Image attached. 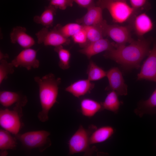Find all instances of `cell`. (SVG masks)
Wrapping results in <instances>:
<instances>
[{
  "label": "cell",
  "mask_w": 156,
  "mask_h": 156,
  "mask_svg": "<svg viewBox=\"0 0 156 156\" xmlns=\"http://www.w3.org/2000/svg\"><path fill=\"white\" fill-rule=\"evenodd\" d=\"M151 38H143L133 40L128 46L118 45L106 51L105 57L127 68H138L142 60L148 56L151 49Z\"/></svg>",
  "instance_id": "1"
},
{
  "label": "cell",
  "mask_w": 156,
  "mask_h": 156,
  "mask_svg": "<svg viewBox=\"0 0 156 156\" xmlns=\"http://www.w3.org/2000/svg\"><path fill=\"white\" fill-rule=\"evenodd\" d=\"M34 81L39 88V96L42 110L38 117L42 122L47 121L49 118L50 110L57 102L59 86L61 79L56 77L52 73H48L42 77L35 76Z\"/></svg>",
  "instance_id": "2"
},
{
  "label": "cell",
  "mask_w": 156,
  "mask_h": 156,
  "mask_svg": "<svg viewBox=\"0 0 156 156\" xmlns=\"http://www.w3.org/2000/svg\"><path fill=\"white\" fill-rule=\"evenodd\" d=\"M126 0H97L96 4L109 12L113 21L121 23L131 20L138 12Z\"/></svg>",
  "instance_id": "3"
},
{
  "label": "cell",
  "mask_w": 156,
  "mask_h": 156,
  "mask_svg": "<svg viewBox=\"0 0 156 156\" xmlns=\"http://www.w3.org/2000/svg\"><path fill=\"white\" fill-rule=\"evenodd\" d=\"M96 128L94 125L90 126L87 129L82 125H80L69 140V154L72 155L83 153L87 155H91L96 151V148L90 147V137Z\"/></svg>",
  "instance_id": "4"
},
{
  "label": "cell",
  "mask_w": 156,
  "mask_h": 156,
  "mask_svg": "<svg viewBox=\"0 0 156 156\" xmlns=\"http://www.w3.org/2000/svg\"><path fill=\"white\" fill-rule=\"evenodd\" d=\"M50 133L45 130L29 131L15 135L23 146L27 148H36L42 152L51 144L49 136Z\"/></svg>",
  "instance_id": "5"
},
{
  "label": "cell",
  "mask_w": 156,
  "mask_h": 156,
  "mask_svg": "<svg viewBox=\"0 0 156 156\" xmlns=\"http://www.w3.org/2000/svg\"><path fill=\"white\" fill-rule=\"evenodd\" d=\"M16 104L12 110L8 109L0 111V125L4 129L16 135L18 134L22 126L21 118L22 107Z\"/></svg>",
  "instance_id": "6"
},
{
  "label": "cell",
  "mask_w": 156,
  "mask_h": 156,
  "mask_svg": "<svg viewBox=\"0 0 156 156\" xmlns=\"http://www.w3.org/2000/svg\"><path fill=\"white\" fill-rule=\"evenodd\" d=\"M104 36H107L118 45L126 44L132 42L134 40L131 37V28L130 26H121L108 24L104 20L102 24Z\"/></svg>",
  "instance_id": "7"
},
{
  "label": "cell",
  "mask_w": 156,
  "mask_h": 156,
  "mask_svg": "<svg viewBox=\"0 0 156 156\" xmlns=\"http://www.w3.org/2000/svg\"><path fill=\"white\" fill-rule=\"evenodd\" d=\"M39 44L45 46L55 47L68 44L70 42L69 38L63 36L55 28L51 30L44 27L36 34Z\"/></svg>",
  "instance_id": "8"
},
{
  "label": "cell",
  "mask_w": 156,
  "mask_h": 156,
  "mask_svg": "<svg viewBox=\"0 0 156 156\" xmlns=\"http://www.w3.org/2000/svg\"><path fill=\"white\" fill-rule=\"evenodd\" d=\"M37 51L31 48L24 49L11 62L14 67H22L29 70L39 67L40 62L37 58Z\"/></svg>",
  "instance_id": "9"
},
{
  "label": "cell",
  "mask_w": 156,
  "mask_h": 156,
  "mask_svg": "<svg viewBox=\"0 0 156 156\" xmlns=\"http://www.w3.org/2000/svg\"><path fill=\"white\" fill-rule=\"evenodd\" d=\"M138 79H146L156 82V40L148 57L144 62L138 75Z\"/></svg>",
  "instance_id": "10"
},
{
  "label": "cell",
  "mask_w": 156,
  "mask_h": 156,
  "mask_svg": "<svg viewBox=\"0 0 156 156\" xmlns=\"http://www.w3.org/2000/svg\"><path fill=\"white\" fill-rule=\"evenodd\" d=\"M106 76L109 83V89L115 92L118 95H126L127 87L122 73L117 67H114L106 72Z\"/></svg>",
  "instance_id": "11"
},
{
  "label": "cell",
  "mask_w": 156,
  "mask_h": 156,
  "mask_svg": "<svg viewBox=\"0 0 156 156\" xmlns=\"http://www.w3.org/2000/svg\"><path fill=\"white\" fill-rule=\"evenodd\" d=\"M130 25L132 29L140 38L151 31L153 28V24L150 18L145 13L135 15L130 21Z\"/></svg>",
  "instance_id": "12"
},
{
  "label": "cell",
  "mask_w": 156,
  "mask_h": 156,
  "mask_svg": "<svg viewBox=\"0 0 156 156\" xmlns=\"http://www.w3.org/2000/svg\"><path fill=\"white\" fill-rule=\"evenodd\" d=\"M115 44L108 39L103 38L88 44L79 51L90 60L94 55L112 49L115 47Z\"/></svg>",
  "instance_id": "13"
},
{
  "label": "cell",
  "mask_w": 156,
  "mask_h": 156,
  "mask_svg": "<svg viewBox=\"0 0 156 156\" xmlns=\"http://www.w3.org/2000/svg\"><path fill=\"white\" fill-rule=\"evenodd\" d=\"M10 38L12 43L17 44L24 49L31 48L35 43L34 38L27 33L26 29L22 26L14 27L10 33Z\"/></svg>",
  "instance_id": "14"
},
{
  "label": "cell",
  "mask_w": 156,
  "mask_h": 156,
  "mask_svg": "<svg viewBox=\"0 0 156 156\" xmlns=\"http://www.w3.org/2000/svg\"><path fill=\"white\" fill-rule=\"evenodd\" d=\"M86 13L76 20L77 23L83 26H95L101 24L104 20L103 17V9L96 4L87 8Z\"/></svg>",
  "instance_id": "15"
},
{
  "label": "cell",
  "mask_w": 156,
  "mask_h": 156,
  "mask_svg": "<svg viewBox=\"0 0 156 156\" xmlns=\"http://www.w3.org/2000/svg\"><path fill=\"white\" fill-rule=\"evenodd\" d=\"M27 102V96L19 92L6 90L0 92V103L3 107H7L15 104L23 107Z\"/></svg>",
  "instance_id": "16"
},
{
  "label": "cell",
  "mask_w": 156,
  "mask_h": 156,
  "mask_svg": "<svg viewBox=\"0 0 156 156\" xmlns=\"http://www.w3.org/2000/svg\"><path fill=\"white\" fill-rule=\"evenodd\" d=\"M94 87L92 81L86 79L78 80L66 88L65 90L74 96L79 98L91 92Z\"/></svg>",
  "instance_id": "17"
},
{
  "label": "cell",
  "mask_w": 156,
  "mask_h": 156,
  "mask_svg": "<svg viewBox=\"0 0 156 156\" xmlns=\"http://www.w3.org/2000/svg\"><path fill=\"white\" fill-rule=\"evenodd\" d=\"M57 9L49 5L45 7L44 10L40 15H36L33 18L35 23L41 25L45 27L49 28L53 26Z\"/></svg>",
  "instance_id": "18"
},
{
  "label": "cell",
  "mask_w": 156,
  "mask_h": 156,
  "mask_svg": "<svg viewBox=\"0 0 156 156\" xmlns=\"http://www.w3.org/2000/svg\"><path fill=\"white\" fill-rule=\"evenodd\" d=\"M80 105L81 113L87 117H92L104 109L102 103L90 98L82 100Z\"/></svg>",
  "instance_id": "19"
},
{
  "label": "cell",
  "mask_w": 156,
  "mask_h": 156,
  "mask_svg": "<svg viewBox=\"0 0 156 156\" xmlns=\"http://www.w3.org/2000/svg\"><path fill=\"white\" fill-rule=\"evenodd\" d=\"M114 129L112 127L106 126L96 128L92 133L90 137L91 144L104 142L114 133Z\"/></svg>",
  "instance_id": "20"
},
{
  "label": "cell",
  "mask_w": 156,
  "mask_h": 156,
  "mask_svg": "<svg viewBox=\"0 0 156 156\" xmlns=\"http://www.w3.org/2000/svg\"><path fill=\"white\" fill-rule=\"evenodd\" d=\"M118 94L115 91L111 90L107 94L104 101L102 103L104 109L115 113L118 112L120 105Z\"/></svg>",
  "instance_id": "21"
},
{
  "label": "cell",
  "mask_w": 156,
  "mask_h": 156,
  "mask_svg": "<svg viewBox=\"0 0 156 156\" xmlns=\"http://www.w3.org/2000/svg\"><path fill=\"white\" fill-rule=\"evenodd\" d=\"M139 116L145 113H156V89L149 98L144 101L142 106L135 111Z\"/></svg>",
  "instance_id": "22"
},
{
  "label": "cell",
  "mask_w": 156,
  "mask_h": 156,
  "mask_svg": "<svg viewBox=\"0 0 156 156\" xmlns=\"http://www.w3.org/2000/svg\"><path fill=\"white\" fill-rule=\"evenodd\" d=\"M86 73L87 79L91 81L99 80L106 76V72L92 60L89 62Z\"/></svg>",
  "instance_id": "23"
},
{
  "label": "cell",
  "mask_w": 156,
  "mask_h": 156,
  "mask_svg": "<svg viewBox=\"0 0 156 156\" xmlns=\"http://www.w3.org/2000/svg\"><path fill=\"white\" fill-rule=\"evenodd\" d=\"M17 143L15 139L10 134V133L5 130H0V151L15 149Z\"/></svg>",
  "instance_id": "24"
},
{
  "label": "cell",
  "mask_w": 156,
  "mask_h": 156,
  "mask_svg": "<svg viewBox=\"0 0 156 156\" xmlns=\"http://www.w3.org/2000/svg\"><path fill=\"white\" fill-rule=\"evenodd\" d=\"M102 23L97 25L83 26L86 33L88 40L87 45L103 38L104 36L102 27Z\"/></svg>",
  "instance_id": "25"
},
{
  "label": "cell",
  "mask_w": 156,
  "mask_h": 156,
  "mask_svg": "<svg viewBox=\"0 0 156 156\" xmlns=\"http://www.w3.org/2000/svg\"><path fill=\"white\" fill-rule=\"evenodd\" d=\"M54 51L57 53L59 58L58 63L60 68L63 70H66L70 67L71 53L68 49L61 45L55 47Z\"/></svg>",
  "instance_id": "26"
},
{
  "label": "cell",
  "mask_w": 156,
  "mask_h": 156,
  "mask_svg": "<svg viewBox=\"0 0 156 156\" xmlns=\"http://www.w3.org/2000/svg\"><path fill=\"white\" fill-rule=\"evenodd\" d=\"M54 27L64 37L69 38L82 29L83 26L77 23H71L64 26L57 24Z\"/></svg>",
  "instance_id": "27"
},
{
  "label": "cell",
  "mask_w": 156,
  "mask_h": 156,
  "mask_svg": "<svg viewBox=\"0 0 156 156\" xmlns=\"http://www.w3.org/2000/svg\"><path fill=\"white\" fill-rule=\"evenodd\" d=\"M14 67L12 64L8 62L7 60H0V84L8 78V75L12 74L14 71Z\"/></svg>",
  "instance_id": "28"
},
{
  "label": "cell",
  "mask_w": 156,
  "mask_h": 156,
  "mask_svg": "<svg viewBox=\"0 0 156 156\" xmlns=\"http://www.w3.org/2000/svg\"><path fill=\"white\" fill-rule=\"evenodd\" d=\"M73 42L83 48L88 43L87 36L83 27L72 37Z\"/></svg>",
  "instance_id": "29"
},
{
  "label": "cell",
  "mask_w": 156,
  "mask_h": 156,
  "mask_svg": "<svg viewBox=\"0 0 156 156\" xmlns=\"http://www.w3.org/2000/svg\"><path fill=\"white\" fill-rule=\"evenodd\" d=\"M130 6L137 12L143 10H149L151 5L148 0H129Z\"/></svg>",
  "instance_id": "30"
},
{
  "label": "cell",
  "mask_w": 156,
  "mask_h": 156,
  "mask_svg": "<svg viewBox=\"0 0 156 156\" xmlns=\"http://www.w3.org/2000/svg\"><path fill=\"white\" fill-rule=\"evenodd\" d=\"M49 5L54 7L56 9L65 10L67 7L73 5V0H47Z\"/></svg>",
  "instance_id": "31"
},
{
  "label": "cell",
  "mask_w": 156,
  "mask_h": 156,
  "mask_svg": "<svg viewBox=\"0 0 156 156\" xmlns=\"http://www.w3.org/2000/svg\"><path fill=\"white\" fill-rule=\"evenodd\" d=\"M95 0H73L79 6L86 8H88L96 4Z\"/></svg>",
  "instance_id": "32"
},
{
  "label": "cell",
  "mask_w": 156,
  "mask_h": 156,
  "mask_svg": "<svg viewBox=\"0 0 156 156\" xmlns=\"http://www.w3.org/2000/svg\"><path fill=\"white\" fill-rule=\"evenodd\" d=\"M8 55L3 53L1 51H0V60H7L9 58Z\"/></svg>",
  "instance_id": "33"
},
{
  "label": "cell",
  "mask_w": 156,
  "mask_h": 156,
  "mask_svg": "<svg viewBox=\"0 0 156 156\" xmlns=\"http://www.w3.org/2000/svg\"><path fill=\"white\" fill-rule=\"evenodd\" d=\"M8 154L7 150L0 151V156H6Z\"/></svg>",
  "instance_id": "34"
},
{
  "label": "cell",
  "mask_w": 156,
  "mask_h": 156,
  "mask_svg": "<svg viewBox=\"0 0 156 156\" xmlns=\"http://www.w3.org/2000/svg\"></svg>",
  "instance_id": "35"
},
{
  "label": "cell",
  "mask_w": 156,
  "mask_h": 156,
  "mask_svg": "<svg viewBox=\"0 0 156 156\" xmlns=\"http://www.w3.org/2000/svg\"></svg>",
  "instance_id": "36"
}]
</instances>
